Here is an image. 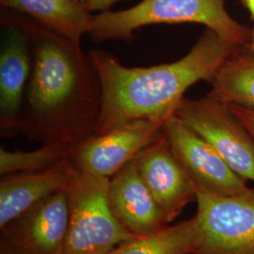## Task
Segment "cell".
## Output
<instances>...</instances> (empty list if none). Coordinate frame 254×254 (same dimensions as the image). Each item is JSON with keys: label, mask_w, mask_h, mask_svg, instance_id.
Here are the masks:
<instances>
[{"label": "cell", "mask_w": 254, "mask_h": 254, "mask_svg": "<svg viewBox=\"0 0 254 254\" xmlns=\"http://www.w3.org/2000/svg\"><path fill=\"white\" fill-rule=\"evenodd\" d=\"M16 15V14H15ZM27 34L32 68L19 117L18 134L42 144L75 149L97 134L100 79L81 45L16 15Z\"/></svg>", "instance_id": "obj_1"}, {"label": "cell", "mask_w": 254, "mask_h": 254, "mask_svg": "<svg viewBox=\"0 0 254 254\" xmlns=\"http://www.w3.org/2000/svg\"><path fill=\"white\" fill-rule=\"evenodd\" d=\"M238 48L206 28L190 51L171 64L127 67L107 51L92 49L102 108L97 135L138 119L167 120L197 82L211 80Z\"/></svg>", "instance_id": "obj_2"}, {"label": "cell", "mask_w": 254, "mask_h": 254, "mask_svg": "<svg viewBox=\"0 0 254 254\" xmlns=\"http://www.w3.org/2000/svg\"><path fill=\"white\" fill-rule=\"evenodd\" d=\"M181 23L201 24L237 48L251 42L252 31L228 13L224 0H142L129 9L94 15L89 36L96 44L131 41L140 27Z\"/></svg>", "instance_id": "obj_3"}, {"label": "cell", "mask_w": 254, "mask_h": 254, "mask_svg": "<svg viewBox=\"0 0 254 254\" xmlns=\"http://www.w3.org/2000/svg\"><path fill=\"white\" fill-rule=\"evenodd\" d=\"M109 182L76 170L67 188L69 222L63 254H109L136 237L123 227L111 209Z\"/></svg>", "instance_id": "obj_4"}, {"label": "cell", "mask_w": 254, "mask_h": 254, "mask_svg": "<svg viewBox=\"0 0 254 254\" xmlns=\"http://www.w3.org/2000/svg\"><path fill=\"white\" fill-rule=\"evenodd\" d=\"M200 241L192 254H254V187L229 197L199 193Z\"/></svg>", "instance_id": "obj_5"}, {"label": "cell", "mask_w": 254, "mask_h": 254, "mask_svg": "<svg viewBox=\"0 0 254 254\" xmlns=\"http://www.w3.org/2000/svg\"><path fill=\"white\" fill-rule=\"evenodd\" d=\"M174 114L207 140L237 175L254 185V139L228 105L208 95L184 97Z\"/></svg>", "instance_id": "obj_6"}, {"label": "cell", "mask_w": 254, "mask_h": 254, "mask_svg": "<svg viewBox=\"0 0 254 254\" xmlns=\"http://www.w3.org/2000/svg\"><path fill=\"white\" fill-rule=\"evenodd\" d=\"M162 131L198 194L229 197L251 189L207 140L175 114L166 120Z\"/></svg>", "instance_id": "obj_7"}, {"label": "cell", "mask_w": 254, "mask_h": 254, "mask_svg": "<svg viewBox=\"0 0 254 254\" xmlns=\"http://www.w3.org/2000/svg\"><path fill=\"white\" fill-rule=\"evenodd\" d=\"M165 120L138 119L93 136L74 150L78 170L110 179L162 134Z\"/></svg>", "instance_id": "obj_8"}, {"label": "cell", "mask_w": 254, "mask_h": 254, "mask_svg": "<svg viewBox=\"0 0 254 254\" xmlns=\"http://www.w3.org/2000/svg\"><path fill=\"white\" fill-rule=\"evenodd\" d=\"M32 59L27 34L13 12L1 14L0 129L1 135L18 134L19 117L30 77Z\"/></svg>", "instance_id": "obj_9"}, {"label": "cell", "mask_w": 254, "mask_h": 254, "mask_svg": "<svg viewBox=\"0 0 254 254\" xmlns=\"http://www.w3.org/2000/svg\"><path fill=\"white\" fill-rule=\"evenodd\" d=\"M69 222L67 190L40 201L1 229L16 254H63Z\"/></svg>", "instance_id": "obj_10"}, {"label": "cell", "mask_w": 254, "mask_h": 254, "mask_svg": "<svg viewBox=\"0 0 254 254\" xmlns=\"http://www.w3.org/2000/svg\"><path fill=\"white\" fill-rule=\"evenodd\" d=\"M141 179L170 225L197 200L198 192L162 134L136 156Z\"/></svg>", "instance_id": "obj_11"}, {"label": "cell", "mask_w": 254, "mask_h": 254, "mask_svg": "<svg viewBox=\"0 0 254 254\" xmlns=\"http://www.w3.org/2000/svg\"><path fill=\"white\" fill-rule=\"evenodd\" d=\"M109 198L119 222L134 236H148L169 225L141 179L135 159L110 178Z\"/></svg>", "instance_id": "obj_12"}, {"label": "cell", "mask_w": 254, "mask_h": 254, "mask_svg": "<svg viewBox=\"0 0 254 254\" xmlns=\"http://www.w3.org/2000/svg\"><path fill=\"white\" fill-rule=\"evenodd\" d=\"M76 170L72 157H68L46 170L1 176L0 228L40 201L67 190Z\"/></svg>", "instance_id": "obj_13"}, {"label": "cell", "mask_w": 254, "mask_h": 254, "mask_svg": "<svg viewBox=\"0 0 254 254\" xmlns=\"http://www.w3.org/2000/svg\"><path fill=\"white\" fill-rule=\"evenodd\" d=\"M0 4L78 44L83 35L89 34L94 16L86 5L74 0H0Z\"/></svg>", "instance_id": "obj_14"}, {"label": "cell", "mask_w": 254, "mask_h": 254, "mask_svg": "<svg viewBox=\"0 0 254 254\" xmlns=\"http://www.w3.org/2000/svg\"><path fill=\"white\" fill-rule=\"evenodd\" d=\"M200 241L196 216L148 235L136 236L109 254H192Z\"/></svg>", "instance_id": "obj_15"}, {"label": "cell", "mask_w": 254, "mask_h": 254, "mask_svg": "<svg viewBox=\"0 0 254 254\" xmlns=\"http://www.w3.org/2000/svg\"><path fill=\"white\" fill-rule=\"evenodd\" d=\"M212 83L210 97L226 105L254 109V57L237 50L218 69Z\"/></svg>", "instance_id": "obj_16"}, {"label": "cell", "mask_w": 254, "mask_h": 254, "mask_svg": "<svg viewBox=\"0 0 254 254\" xmlns=\"http://www.w3.org/2000/svg\"><path fill=\"white\" fill-rule=\"evenodd\" d=\"M73 150L62 144H42L33 151H8L0 148V175L46 170L71 157Z\"/></svg>", "instance_id": "obj_17"}, {"label": "cell", "mask_w": 254, "mask_h": 254, "mask_svg": "<svg viewBox=\"0 0 254 254\" xmlns=\"http://www.w3.org/2000/svg\"><path fill=\"white\" fill-rule=\"evenodd\" d=\"M231 112L235 115L240 124L245 127L254 139V109H247L236 105H228Z\"/></svg>", "instance_id": "obj_18"}, {"label": "cell", "mask_w": 254, "mask_h": 254, "mask_svg": "<svg viewBox=\"0 0 254 254\" xmlns=\"http://www.w3.org/2000/svg\"><path fill=\"white\" fill-rule=\"evenodd\" d=\"M122 1V0H91L87 7L90 9V11H106L109 10L111 6H113L116 2Z\"/></svg>", "instance_id": "obj_19"}, {"label": "cell", "mask_w": 254, "mask_h": 254, "mask_svg": "<svg viewBox=\"0 0 254 254\" xmlns=\"http://www.w3.org/2000/svg\"><path fill=\"white\" fill-rule=\"evenodd\" d=\"M241 2L250 12L252 19H254V0H241Z\"/></svg>", "instance_id": "obj_20"}, {"label": "cell", "mask_w": 254, "mask_h": 254, "mask_svg": "<svg viewBox=\"0 0 254 254\" xmlns=\"http://www.w3.org/2000/svg\"><path fill=\"white\" fill-rule=\"evenodd\" d=\"M0 254H16L9 246L6 245L4 242L1 241L0 243Z\"/></svg>", "instance_id": "obj_21"}, {"label": "cell", "mask_w": 254, "mask_h": 254, "mask_svg": "<svg viewBox=\"0 0 254 254\" xmlns=\"http://www.w3.org/2000/svg\"><path fill=\"white\" fill-rule=\"evenodd\" d=\"M250 46L252 50L254 52V29L252 31V37H251V42H250Z\"/></svg>", "instance_id": "obj_22"}, {"label": "cell", "mask_w": 254, "mask_h": 254, "mask_svg": "<svg viewBox=\"0 0 254 254\" xmlns=\"http://www.w3.org/2000/svg\"><path fill=\"white\" fill-rule=\"evenodd\" d=\"M74 1H76V2H78V3H81L83 5H88V3L91 1V0H74Z\"/></svg>", "instance_id": "obj_23"}]
</instances>
